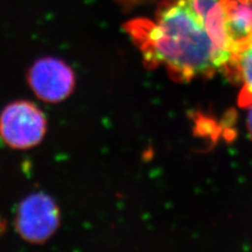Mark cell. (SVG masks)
<instances>
[{
    "label": "cell",
    "instance_id": "cell-5",
    "mask_svg": "<svg viewBox=\"0 0 252 252\" xmlns=\"http://www.w3.org/2000/svg\"><path fill=\"white\" fill-rule=\"evenodd\" d=\"M219 19L228 53L252 46V0H220Z\"/></svg>",
    "mask_w": 252,
    "mask_h": 252
},
{
    "label": "cell",
    "instance_id": "cell-7",
    "mask_svg": "<svg viewBox=\"0 0 252 252\" xmlns=\"http://www.w3.org/2000/svg\"><path fill=\"white\" fill-rule=\"evenodd\" d=\"M247 129L249 137L252 140V103L248 106V114H247Z\"/></svg>",
    "mask_w": 252,
    "mask_h": 252
},
{
    "label": "cell",
    "instance_id": "cell-3",
    "mask_svg": "<svg viewBox=\"0 0 252 252\" xmlns=\"http://www.w3.org/2000/svg\"><path fill=\"white\" fill-rule=\"evenodd\" d=\"M60 210L57 204L42 192L29 195L23 200L15 219L16 230L31 244H43L57 231Z\"/></svg>",
    "mask_w": 252,
    "mask_h": 252
},
{
    "label": "cell",
    "instance_id": "cell-1",
    "mask_svg": "<svg viewBox=\"0 0 252 252\" xmlns=\"http://www.w3.org/2000/svg\"><path fill=\"white\" fill-rule=\"evenodd\" d=\"M126 31L151 66L164 65L171 78L188 82L223 70L231 54L212 41L191 0H162L155 19H132Z\"/></svg>",
    "mask_w": 252,
    "mask_h": 252
},
{
    "label": "cell",
    "instance_id": "cell-4",
    "mask_svg": "<svg viewBox=\"0 0 252 252\" xmlns=\"http://www.w3.org/2000/svg\"><path fill=\"white\" fill-rule=\"evenodd\" d=\"M28 82L36 96L49 103L65 100L74 92V70L64 61L46 57L37 60L28 73Z\"/></svg>",
    "mask_w": 252,
    "mask_h": 252
},
{
    "label": "cell",
    "instance_id": "cell-6",
    "mask_svg": "<svg viewBox=\"0 0 252 252\" xmlns=\"http://www.w3.org/2000/svg\"><path fill=\"white\" fill-rule=\"evenodd\" d=\"M223 70L241 85L239 105L244 108L248 107L252 103V46L231 54Z\"/></svg>",
    "mask_w": 252,
    "mask_h": 252
},
{
    "label": "cell",
    "instance_id": "cell-2",
    "mask_svg": "<svg viewBox=\"0 0 252 252\" xmlns=\"http://www.w3.org/2000/svg\"><path fill=\"white\" fill-rule=\"evenodd\" d=\"M46 119L39 107L29 101H16L0 116V135L15 149H29L38 145L46 132Z\"/></svg>",
    "mask_w": 252,
    "mask_h": 252
}]
</instances>
